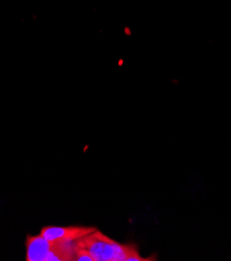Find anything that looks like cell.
<instances>
[{"label": "cell", "mask_w": 231, "mask_h": 261, "mask_svg": "<svg viewBox=\"0 0 231 261\" xmlns=\"http://www.w3.org/2000/svg\"><path fill=\"white\" fill-rule=\"evenodd\" d=\"M75 246L85 249L94 261H125L138 250L136 245H122L98 230L77 241Z\"/></svg>", "instance_id": "1"}, {"label": "cell", "mask_w": 231, "mask_h": 261, "mask_svg": "<svg viewBox=\"0 0 231 261\" xmlns=\"http://www.w3.org/2000/svg\"><path fill=\"white\" fill-rule=\"evenodd\" d=\"M76 243V242H75ZM75 243L48 241L42 236L28 237V261H70L73 260Z\"/></svg>", "instance_id": "2"}, {"label": "cell", "mask_w": 231, "mask_h": 261, "mask_svg": "<svg viewBox=\"0 0 231 261\" xmlns=\"http://www.w3.org/2000/svg\"><path fill=\"white\" fill-rule=\"evenodd\" d=\"M96 230L97 229L93 228V227L47 226V227L42 228L40 236H42L44 239H46L48 241L75 243Z\"/></svg>", "instance_id": "3"}, {"label": "cell", "mask_w": 231, "mask_h": 261, "mask_svg": "<svg viewBox=\"0 0 231 261\" xmlns=\"http://www.w3.org/2000/svg\"><path fill=\"white\" fill-rule=\"evenodd\" d=\"M74 261H94L92 256L83 248L75 246V252H74Z\"/></svg>", "instance_id": "4"}]
</instances>
